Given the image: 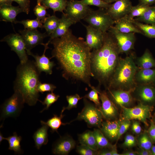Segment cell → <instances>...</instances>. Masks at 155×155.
Segmentation results:
<instances>
[{
	"label": "cell",
	"instance_id": "cell-47",
	"mask_svg": "<svg viewBox=\"0 0 155 155\" xmlns=\"http://www.w3.org/2000/svg\"><path fill=\"white\" fill-rule=\"evenodd\" d=\"M16 2L22 9L23 12L28 14L30 11V1L29 0H12Z\"/></svg>",
	"mask_w": 155,
	"mask_h": 155
},
{
	"label": "cell",
	"instance_id": "cell-30",
	"mask_svg": "<svg viewBox=\"0 0 155 155\" xmlns=\"http://www.w3.org/2000/svg\"><path fill=\"white\" fill-rule=\"evenodd\" d=\"M133 20L155 26V6H150L142 16L136 17Z\"/></svg>",
	"mask_w": 155,
	"mask_h": 155
},
{
	"label": "cell",
	"instance_id": "cell-53",
	"mask_svg": "<svg viewBox=\"0 0 155 155\" xmlns=\"http://www.w3.org/2000/svg\"><path fill=\"white\" fill-rule=\"evenodd\" d=\"M121 155H137L136 151L131 150H127L123 152Z\"/></svg>",
	"mask_w": 155,
	"mask_h": 155
},
{
	"label": "cell",
	"instance_id": "cell-56",
	"mask_svg": "<svg viewBox=\"0 0 155 155\" xmlns=\"http://www.w3.org/2000/svg\"><path fill=\"white\" fill-rule=\"evenodd\" d=\"M106 3L108 4H111V3L115 2L117 0H103Z\"/></svg>",
	"mask_w": 155,
	"mask_h": 155
},
{
	"label": "cell",
	"instance_id": "cell-18",
	"mask_svg": "<svg viewBox=\"0 0 155 155\" xmlns=\"http://www.w3.org/2000/svg\"><path fill=\"white\" fill-rule=\"evenodd\" d=\"M83 25L86 31L85 41L91 50L100 48L103 43L104 33L89 25Z\"/></svg>",
	"mask_w": 155,
	"mask_h": 155
},
{
	"label": "cell",
	"instance_id": "cell-7",
	"mask_svg": "<svg viewBox=\"0 0 155 155\" xmlns=\"http://www.w3.org/2000/svg\"><path fill=\"white\" fill-rule=\"evenodd\" d=\"M122 109L121 119H122L137 120L148 126V120L151 116L153 106L143 104L140 103L132 107H120Z\"/></svg>",
	"mask_w": 155,
	"mask_h": 155
},
{
	"label": "cell",
	"instance_id": "cell-23",
	"mask_svg": "<svg viewBox=\"0 0 155 155\" xmlns=\"http://www.w3.org/2000/svg\"><path fill=\"white\" fill-rule=\"evenodd\" d=\"M115 28L118 31L123 33H134L143 35L142 32L133 24L132 20L127 16L115 21Z\"/></svg>",
	"mask_w": 155,
	"mask_h": 155
},
{
	"label": "cell",
	"instance_id": "cell-42",
	"mask_svg": "<svg viewBox=\"0 0 155 155\" xmlns=\"http://www.w3.org/2000/svg\"><path fill=\"white\" fill-rule=\"evenodd\" d=\"M80 1L86 5L95 6L99 8L105 9L108 8L111 4L106 3L103 0H81Z\"/></svg>",
	"mask_w": 155,
	"mask_h": 155
},
{
	"label": "cell",
	"instance_id": "cell-20",
	"mask_svg": "<svg viewBox=\"0 0 155 155\" xmlns=\"http://www.w3.org/2000/svg\"><path fill=\"white\" fill-rule=\"evenodd\" d=\"M121 122V119L106 120L102 122L100 129L108 140L117 141Z\"/></svg>",
	"mask_w": 155,
	"mask_h": 155
},
{
	"label": "cell",
	"instance_id": "cell-31",
	"mask_svg": "<svg viewBox=\"0 0 155 155\" xmlns=\"http://www.w3.org/2000/svg\"><path fill=\"white\" fill-rule=\"evenodd\" d=\"M63 112H61L59 116L57 115H53V117L49 119L46 122L41 121L42 125H46L50 127L51 129V131L53 132L56 131L58 133L57 130L61 125H65L68 123H63L61 120L64 116Z\"/></svg>",
	"mask_w": 155,
	"mask_h": 155
},
{
	"label": "cell",
	"instance_id": "cell-58",
	"mask_svg": "<svg viewBox=\"0 0 155 155\" xmlns=\"http://www.w3.org/2000/svg\"><path fill=\"white\" fill-rule=\"evenodd\" d=\"M155 123V114H154V117L153 119L152 120Z\"/></svg>",
	"mask_w": 155,
	"mask_h": 155
},
{
	"label": "cell",
	"instance_id": "cell-1",
	"mask_svg": "<svg viewBox=\"0 0 155 155\" xmlns=\"http://www.w3.org/2000/svg\"><path fill=\"white\" fill-rule=\"evenodd\" d=\"M50 43L53 46L52 58L57 60L62 70V77L67 80L80 82L91 87V50L82 37H77L69 29L62 36Z\"/></svg>",
	"mask_w": 155,
	"mask_h": 155
},
{
	"label": "cell",
	"instance_id": "cell-29",
	"mask_svg": "<svg viewBox=\"0 0 155 155\" xmlns=\"http://www.w3.org/2000/svg\"><path fill=\"white\" fill-rule=\"evenodd\" d=\"M93 132L98 150L104 148H111L113 147L114 145L109 142L100 129H94Z\"/></svg>",
	"mask_w": 155,
	"mask_h": 155
},
{
	"label": "cell",
	"instance_id": "cell-49",
	"mask_svg": "<svg viewBox=\"0 0 155 155\" xmlns=\"http://www.w3.org/2000/svg\"><path fill=\"white\" fill-rule=\"evenodd\" d=\"M147 131L153 143H155V123L152 120L151 121L150 126Z\"/></svg>",
	"mask_w": 155,
	"mask_h": 155
},
{
	"label": "cell",
	"instance_id": "cell-12",
	"mask_svg": "<svg viewBox=\"0 0 155 155\" xmlns=\"http://www.w3.org/2000/svg\"><path fill=\"white\" fill-rule=\"evenodd\" d=\"M1 41L7 42L11 50L15 52L18 57L20 63H25L28 60L24 42L20 34H10L4 37Z\"/></svg>",
	"mask_w": 155,
	"mask_h": 155
},
{
	"label": "cell",
	"instance_id": "cell-44",
	"mask_svg": "<svg viewBox=\"0 0 155 155\" xmlns=\"http://www.w3.org/2000/svg\"><path fill=\"white\" fill-rule=\"evenodd\" d=\"M137 144V138L131 134H127L125 137L122 146L124 148H129L135 146Z\"/></svg>",
	"mask_w": 155,
	"mask_h": 155
},
{
	"label": "cell",
	"instance_id": "cell-55",
	"mask_svg": "<svg viewBox=\"0 0 155 155\" xmlns=\"http://www.w3.org/2000/svg\"><path fill=\"white\" fill-rule=\"evenodd\" d=\"M152 155H155V145H153L151 149Z\"/></svg>",
	"mask_w": 155,
	"mask_h": 155
},
{
	"label": "cell",
	"instance_id": "cell-43",
	"mask_svg": "<svg viewBox=\"0 0 155 155\" xmlns=\"http://www.w3.org/2000/svg\"><path fill=\"white\" fill-rule=\"evenodd\" d=\"M76 151L79 154L81 155H98V150L81 144L77 146Z\"/></svg>",
	"mask_w": 155,
	"mask_h": 155
},
{
	"label": "cell",
	"instance_id": "cell-10",
	"mask_svg": "<svg viewBox=\"0 0 155 155\" xmlns=\"http://www.w3.org/2000/svg\"><path fill=\"white\" fill-rule=\"evenodd\" d=\"M134 99L143 104L153 106L155 104V85L137 84L132 92Z\"/></svg>",
	"mask_w": 155,
	"mask_h": 155
},
{
	"label": "cell",
	"instance_id": "cell-40",
	"mask_svg": "<svg viewBox=\"0 0 155 155\" xmlns=\"http://www.w3.org/2000/svg\"><path fill=\"white\" fill-rule=\"evenodd\" d=\"M82 98L78 94L73 95H67L66 96V99L68 103V106L66 107H64L61 112L63 113L65 110H70L71 108L77 107L78 101Z\"/></svg>",
	"mask_w": 155,
	"mask_h": 155
},
{
	"label": "cell",
	"instance_id": "cell-33",
	"mask_svg": "<svg viewBox=\"0 0 155 155\" xmlns=\"http://www.w3.org/2000/svg\"><path fill=\"white\" fill-rule=\"evenodd\" d=\"M21 136H18L16 132L13 133V135L7 137H4V140H7L9 144L8 149L13 150L15 154H20L22 152L21 148L20 142L22 140Z\"/></svg>",
	"mask_w": 155,
	"mask_h": 155
},
{
	"label": "cell",
	"instance_id": "cell-13",
	"mask_svg": "<svg viewBox=\"0 0 155 155\" xmlns=\"http://www.w3.org/2000/svg\"><path fill=\"white\" fill-rule=\"evenodd\" d=\"M134 89L125 90L108 88L107 92L109 98L116 105L129 108L133 105L135 100L132 94Z\"/></svg>",
	"mask_w": 155,
	"mask_h": 155
},
{
	"label": "cell",
	"instance_id": "cell-15",
	"mask_svg": "<svg viewBox=\"0 0 155 155\" xmlns=\"http://www.w3.org/2000/svg\"><path fill=\"white\" fill-rule=\"evenodd\" d=\"M24 42L26 51H30L36 46L43 45V39L49 36L47 33H42L37 29H24L19 31Z\"/></svg>",
	"mask_w": 155,
	"mask_h": 155
},
{
	"label": "cell",
	"instance_id": "cell-46",
	"mask_svg": "<svg viewBox=\"0 0 155 155\" xmlns=\"http://www.w3.org/2000/svg\"><path fill=\"white\" fill-rule=\"evenodd\" d=\"M121 120V122L120 125L117 141H118L121 137L127 131L131 124V121L130 120L122 119Z\"/></svg>",
	"mask_w": 155,
	"mask_h": 155
},
{
	"label": "cell",
	"instance_id": "cell-26",
	"mask_svg": "<svg viewBox=\"0 0 155 155\" xmlns=\"http://www.w3.org/2000/svg\"><path fill=\"white\" fill-rule=\"evenodd\" d=\"M42 125L33 135L35 147L38 149H39L42 145H46L48 142V130L49 127L46 125Z\"/></svg>",
	"mask_w": 155,
	"mask_h": 155
},
{
	"label": "cell",
	"instance_id": "cell-54",
	"mask_svg": "<svg viewBox=\"0 0 155 155\" xmlns=\"http://www.w3.org/2000/svg\"><path fill=\"white\" fill-rule=\"evenodd\" d=\"M12 0H0V6L3 5H12Z\"/></svg>",
	"mask_w": 155,
	"mask_h": 155
},
{
	"label": "cell",
	"instance_id": "cell-27",
	"mask_svg": "<svg viewBox=\"0 0 155 155\" xmlns=\"http://www.w3.org/2000/svg\"><path fill=\"white\" fill-rule=\"evenodd\" d=\"M78 140L80 144L87 146L98 150L96 140L93 131L87 130L78 135Z\"/></svg>",
	"mask_w": 155,
	"mask_h": 155
},
{
	"label": "cell",
	"instance_id": "cell-51",
	"mask_svg": "<svg viewBox=\"0 0 155 155\" xmlns=\"http://www.w3.org/2000/svg\"><path fill=\"white\" fill-rule=\"evenodd\" d=\"M136 152L138 155H152L151 150L140 147L137 148Z\"/></svg>",
	"mask_w": 155,
	"mask_h": 155
},
{
	"label": "cell",
	"instance_id": "cell-14",
	"mask_svg": "<svg viewBox=\"0 0 155 155\" xmlns=\"http://www.w3.org/2000/svg\"><path fill=\"white\" fill-rule=\"evenodd\" d=\"M101 105L99 109L103 118L106 120H116L119 113L116 105L110 99L105 91H100L98 89Z\"/></svg>",
	"mask_w": 155,
	"mask_h": 155
},
{
	"label": "cell",
	"instance_id": "cell-35",
	"mask_svg": "<svg viewBox=\"0 0 155 155\" xmlns=\"http://www.w3.org/2000/svg\"><path fill=\"white\" fill-rule=\"evenodd\" d=\"M137 139L139 147L151 150L153 143L147 131H145L141 134Z\"/></svg>",
	"mask_w": 155,
	"mask_h": 155
},
{
	"label": "cell",
	"instance_id": "cell-39",
	"mask_svg": "<svg viewBox=\"0 0 155 155\" xmlns=\"http://www.w3.org/2000/svg\"><path fill=\"white\" fill-rule=\"evenodd\" d=\"M90 88L92 90L87 94L82 97V98H88L92 101L95 105L99 109L101 106V104L100 101L98 89L93 86H92Z\"/></svg>",
	"mask_w": 155,
	"mask_h": 155
},
{
	"label": "cell",
	"instance_id": "cell-37",
	"mask_svg": "<svg viewBox=\"0 0 155 155\" xmlns=\"http://www.w3.org/2000/svg\"><path fill=\"white\" fill-rule=\"evenodd\" d=\"M150 6L139 4L135 6H133L130 12L127 17L129 20H132L134 17L142 16Z\"/></svg>",
	"mask_w": 155,
	"mask_h": 155
},
{
	"label": "cell",
	"instance_id": "cell-25",
	"mask_svg": "<svg viewBox=\"0 0 155 155\" xmlns=\"http://www.w3.org/2000/svg\"><path fill=\"white\" fill-rule=\"evenodd\" d=\"M135 61L136 64L139 69L155 68V59L148 49L145 50L141 56L136 59Z\"/></svg>",
	"mask_w": 155,
	"mask_h": 155
},
{
	"label": "cell",
	"instance_id": "cell-9",
	"mask_svg": "<svg viewBox=\"0 0 155 155\" xmlns=\"http://www.w3.org/2000/svg\"><path fill=\"white\" fill-rule=\"evenodd\" d=\"M92 10L89 6L77 0L68 1L65 13L75 24L84 20Z\"/></svg>",
	"mask_w": 155,
	"mask_h": 155
},
{
	"label": "cell",
	"instance_id": "cell-2",
	"mask_svg": "<svg viewBox=\"0 0 155 155\" xmlns=\"http://www.w3.org/2000/svg\"><path fill=\"white\" fill-rule=\"evenodd\" d=\"M116 42L111 33H104L102 46L91 51L90 67L92 77L99 85L106 88L119 59L120 54Z\"/></svg>",
	"mask_w": 155,
	"mask_h": 155
},
{
	"label": "cell",
	"instance_id": "cell-24",
	"mask_svg": "<svg viewBox=\"0 0 155 155\" xmlns=\"http://www.w3.org/2000/svg\"><path fill=\"white\" fill-rule=\"evenodd\" d=\"M74 24L72 21L65 13H63L58 26L55 31L50 36L49 41L60 37L65 34L72 25Z\"/></svg>",
	"mask_w": 155,
	"mask_h": 155
},
{
	"label": "cell",
	"instance_id": "cell-16",
	"mask_svg": "<svg viewBox=\"0 0 155 155\" xmlns=\"http://www.w3.org/2000/svg\"><path fill=\"white\" fill-rule=\"evenodd\" d=\"M132 6L131 0H117L106 9L115 21L127 15Z\"/></svg>",
	"mask_w": 155,
	"mask_h": 155
},
{
	"label": "cell",
	"instance_id": "cell-52",
	"mask_svg": "<svg viewBox=\"0 0 155 155\" xmlns=\"http://www.w3.org/2000/svg\"><path fill=\"white\" fill-rule=\"evenodd\" d=\"M155 3V0H139L138 4L150 6Z\"/></svg>",
	"mask_w": 155,
	"mask_h": 155
},
{
	"label": "cell",
	"instance_id": "cell-57",
	"mask_svg": "<svg viewBox=\"0 0 155 155\" xmlns=\"http://www.w3.org/2000/svg\"><path fill=\"white\" fill-rule=\"evenodd\" d=\"M3 140H4V137L3 136L2 134L0 132V142L2 141Z\"/></svg>",
	"mask_w": 155,
	"mask_h": 155
},
{
	"label": "cell",
	"instance_id": "cell-11",
	"mask_svg": "<svg viewBox=\"0 0 155 155\" xmlns=\"http://www.w3.org/2000/svg\"><path fill=\"white\" fill-rule=\"evenodd\" d=\"M114 37L120 53L128 54L134 48L136 41L135 33H123L117 31L114 26L108 31Z\"/></svg>",
	"mask_w": 155,
	"mask_h": 155
},
{
	"label": "cell",
	"instance_id": "cell-3",
	"mask_svg": "<svg viewBox=\"0 0 155 155\" xmlns=\"http://www.w3.org/2000/svg\"><path fill=\"white\" fill-rule=\"evenodd\" d=\"M40 73L34 61L29 60L25 63H20L17 67L14 90L21 94L25 102L29 106L34 105L38 101H41L38 99L39 94L37 90Z\"/></svg>",
	"mask_w": 155,
	"mask_h": 155
},
{
	"label": "cell",
	"instance_id": "cell-4",
	"mask_svg": "<svg viewBox=\"0 0 155 155\" xmlns=\"http://www.w3.org/2000/svg\"><path fill=\"white\" fill-rule=\"evenodd\" d=\"M133 54L124 58L120 57L106 89L129 90L135 88L137 85L135 75L139 69Z\"/></svg>",
	"mask_w": 155,
	"mask_h": 155
},
{
	"label": "cell",
	"instance_id": "cell-32",
	"mask_svg": "<svg viewBox=\"0 0 155 155\" xmlns=\"http://www.w3.org/2000/svg\"><path fill=\"white\" fill-rule=\"evenodd\" d=\"M60 18L55 15L46 17L43 22V27L49 36L56 30L59 25Z\"/></svg>",
	"mask_w": 155,
	"mask_h": 155
},
{
	"label": "cell",
	"instance_id": "cell-38",
	"mask_svg": "<svg viewBox=\"0 0 155 155\" xmlns=\"http://www.w3.org/2000/svg\"><path fill=\"white\" fill-rule=\"evenodd\" d=\"M47 8L42 5L40 0H37V4L34 7L33 11L36 18L42 21L43 23L48 16L46 9Z\"/></svg>",
	"mask_w": 155,
	"mask_h": 155
},
{
	"label": "cell",
	"instance_id": "cell-5",
	"mask_svg": "<svg viewBox=\"0 0 155 155\" xmlns=\"http://www.w3.org/2000/svg\"><path fill=\"white\" fill-rule=\"evenodd\" d=\"M84 106L77 118L71 122L76 120H84L89 127H96L100 128L103 122V116L99 109L94 104L83 98Z\"/></svg>",
	"mask_w": 155,
	"mask_h": 155
},
{
	"label": "cell",
	"instance_id": "cell-48",
	"mask_svg": "<svg viewBox=\"0 0 155 155\" xmlns=\"http://www.w3.org/2000/svg\"><path fill=\"white\" fill-rule=\"evenodd\" d=\"M131 124V129L133 133L137 134L140 133L142 128L139 122L137 120H132Z\"/></svg>",
	"mask_w": 155,
	"mask_h": 155
},
{
	"label": "cell",
	"instance_id": "cell-45",
	"mask_svg": "<svg viewBox=\"0 0 155 155\" xmlns=\"http://www.w3.org/2000/svg\"><path fill=\"white\" fill-rule=\"evenodd\" d=\"M56 86L53 84L48 83H42L40 82L37 90L38 92L43 94L44 92H53L56 88Z\"/></svg>",
	"mask_w": 155,
	"mask_h": 155
},
{
	"label": "cell",
	"instance_id": "cell-21",
	"mask_svg": "<svg viewBox=\"0 0 155 155\" xmlns=\"http://www.w3.org/2000/svg\"><path fill=\"white\" fill-rule=\"evenodd\" d=\"M22 12L23 11L19 6H14L12 5L0 6L1 20L16 24V16Z\"/></svg>",
	"mask_w": 155,
	"mask_h": 155
},
{
	"label": "cell",
	"instance_id": "cell-19",
	"mask_svg": "<svg viewBox=\"0 0 155 155\" xmlns=\"http://www.w3.org/2000/svg\"><path fill=\"white\" fill-rule=\"evenodd\" d=\"M75 145L76 142L71 136L64 135L54 142L52 146V152L56 155H67Z\"/></svg>",
	"mask_w": 155,
	"mask_h": 155
},
{
	"label": "cell",
	"instance_id": "cell-6",
	"mask_svg": "<svg viewBox=\"0 0 155 155\" xmlns=\"http://www.w3.org/2000/svg\"><path fill=\"white\" fill-rule=\"evenodd\" d=\"M84 20L89 25L104 33L107 32L115 24V21L106 9L102 8L92 10Z\"/></svg>",
	"mask_w": 155,
	"mask_h": 155
},
{
	"label": "cell",
	"instance_id": "cell-59",
	"mask_svg": "<svg viewBox=\"0 0 155 155\" xmlns=\"http://www.w3.org/2000/svg\"></svg>",
	"mask_w": 155,
	"mask_h": 155
},
{
	"label": "cell",
	"instance_id": "cell-34",
	"mask_svg": "<svg viewBox=\"0 0 155 155\" xmlns=\"http://www.w3.org/2000/svg\"><path fill=\"white\" fill-rule=\"evenodd\" d=\"M132 21L133 24L142 32L143 35L150 38H155V26L144 24L133 19Z\"/></svg>",
	"mask_w": 155,
	"mask_h": 155
},
{
	"label": "cell",
	"instance_id": "cell-22",
	"mask_svg": "<svg viewBox=\"0 0 155 155\" xmlns=\"http://www.w3.org/2000/svg\"><path fill=\"white\" fill-rule=\"evenodd\" d=\"M137 84H151L155 85V69H138L135 75Z\"/></svg>",
	"mask_w": 155,
	"mask_h": 155
},
{
	"label": "cell",
	"instance_id": "cell-28",
	"mask_svg": "<svg viewBox=\"0 0 155 155\" xmlns=\"http://www.w3.org/2000/svg\"><path fill=\"white\" fill-rule=\"evenodd\" d=\"M41 4L47 9L53 10L54 13L59 11L64 13L67 6V0H40Z\"/></svg>",
	"mask_w": 155,
	"mask_h": 155
},
{
	"label": "cell",
	"instance_id": "cell-36",
	"mask_svg": "<svg viewBox=\"0 0 155 155\" xmlns=\"http://www.w3.org/2000/svg\"><path fill=\"white\" fill-rule=\"evenodd\" d=\"M17 23L22 24L24 29L33 30L37 29L38 28H43L42 22L37 18L35 19H27L21 21H17Z\"/></svg>",
	"mask_w": 155,
	"mask_h": 155
},
{
	"label": "cell",
	"instance_id": "cell-50",
	"mask_svg": "<svg viewBox=\"0 0 155 155\" xmlns=\"http://www.w3.org/2000/svg\"><path fill=\"white\" fill-rule=\"evenodd\" d=\"M112 148H104L98 151V155H112Z\"/></svg>",
	"mask_w": 155,
	"mask_h": 155
},
{
	"label": "cell",
	"instance_id": "cell-17",
	"mask_svg": "<svg viewBox=\"0 0 155 155\" xmlns=\"http://www.w3.org/2000/svg\"><path fill=\"white\" fill-rule=\"evenodd\" d=\"M49 41L45 44H43L44 50L43 54L41 56L38 55H34L31 51H26L28 55L33 57L34 59L35 64L37 69L40 73L44 72L47 74L51 75L53 73L52 69L55 64L53 61H51L50 59L45 55L47 49H49L48 44Z\"/></svg>",
	"mask_w": 155,
	"mask_h": 155
},
{
	"label": "cell",
	"instance_id": "cell-8",
	"mask_svg": "<svg viewBox=\"0 0 155 155\" xmlns=\"http://www.w3.org/2000/svg\"><path fill=\"white\" fill-rule=\"evenodd\" d=\"M25 102L21 94L14 91L13 95L7 99L2 105L0 121L9 117H16L20 115Z\"/></svg>",
	"mask_w": 155,
	"mask_h": 155
},
{
	"label": "cell",
	"instance_id": "cell-41",
	"mask_svg": "<svg viewBox=\"0 0 155 155\" xmlns=\"http://www.w3.org/2000/svg\"><path fill=\"white\" fill-rule=\"evenodd\" d=\"M59 97V95L55 94L53 92L48 93L44 101L41 102L42 104L45 105L46 106L40 112L42 113L44 111L48 109L52 104L57 101Z\"/></svg>",
	"mask_w": 155,
	"mask_h": 155
}]
</instances>
